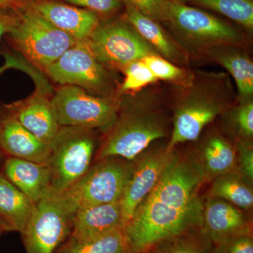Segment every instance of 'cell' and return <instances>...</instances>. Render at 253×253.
<instances>
[{
  "instance_id": "1",
  "label": "cell",
  "mask_w": 253,
  "mask_h": 253,
  "mask_svg": "<svg viewBox=\"0 0 253 253\" xmlns=\"http://www.w3.org/2000/svg\"><path fill=\"white\" fill-rule=\"evenodd\" d=\"M205 181L194 153L172 150L157 184L123 227L129 253H147L166 240L202 226L199 191Z\"/></svg>"
},
{
  "instance_id": "2",
  "label": "cell",
  "mask_w": 253,
  "mask_h": 253,
  "mask_svg": "<svg viewBox=\"0 0 253 253\" xmlns=\"http://www.w3.org/2000/svg\"><path fill=\"white\" fill-rule=\"evenodd\" d=\"M166 125L161 113L142 104H128L121 101L117 118L106 129L94 162L108 157L134 161L154 141L166 137Z\"/></svg>"
},
{
  "instance_id": "3",
  "label": "cell",
  "mask_w": 253,
  "mask_h": 253,
  "mask_svg": "<svg viewBox=\"0 0 253 253\" xmlns=\"http://www.w3.org/2000/svg\"><path fill=\"white\" fill-rule=\"evenodd\" d=\"M46 164L53 194H61L84 175L94 162L96 151L94 130L60 126L49 144Z\"/></svg>"
},
{
  "instance_id": "4",
  "label": "cell",
  "mask_w": 253,
  "mask_h": 253,
  "mask_svg": "<svg viewBox=\"0 0 253 253\" xmlns=\"http://www.w3.org/2000/svg\"><path fill=\"white\" fill-rule=\"evenodd\" d=\"M15 11L18 18L9 33L10 41L30 62L42 71L79 42L55 27L29 5Z\"/></svg>"
},
{
  "instance_id": "5",
  "label": "cell",
  "mask_w": 253,
  "mask_h": 253,
  "mask_svg": "<svg viewBox=\"0 0 253 253\" xmlns=\"http://www.w3.org/2000/svg\"><path fill=\"white\" fill-rule=\"evenodd\" d=\"M134 163L119 157L94 161L84 175L61 194L75 211L121 201Z\"/></svg>"
},
{
  "instance_id": "6",
  "label": "cell",
  "mask_w": 253,
  "mask_h": 253,
  "mask_svg": "<svg viewBox=\"0 0 253 253\" xmlns=\"http://www.w3.org/2000/svg\"><path fill=\"white\" fill-rule=\"evenodd\" d=\"M51 104L60 126L106 131L117 118L121 100L91 94L76 86L62 85L51 98Z\"/></svg>"
},
{
  "instance_id": "7",
  "label": "cell",
  "mask_w": 253,
  "mask_h": 253,
  "mask_svg": "<svg viewBox=\"0 0 253 253\" xmlns=\"http://www.w3.org/2000/svg\"><path fill=\"white\" fill-rule=\"evenodd\" d=\"M76 211L60 194L36 203L22 232L27 253H54L71 236Z\"/></svg>"
},
{
  "instance_id": "8",
  "label": "cell",
  "mask_w": 253,
  "mask_h": 253,
  "mask_svg": "<svg viewBox=\"0 0 253 253\" xmlns=\"http://www.w3.org/2000/svg\"><path fill=\"white\" fill-rule=\"evenodd\" d=\"M84 42L106 68L123 70L129 63L156 54L126 20L100 23Z\"/></svg>"
},
{
  "instance_id": "9",
  "label": "cell",
  "mask_w": 253,
  "mask_h": 253,
  "mask_svg": "<svg viewBox=\"0 0 253 253\" xmlns=\"http://www.w3.org/2000/svg\"><path fill=\"white\" fill-rule=\"evenodd\" d=\"M44 72L62 85L78 86L96 96H114L108 68L96 59L84 41L67 50Z\"/></svg>"
},
{
  "instance_id": "10",
  "label": "cell",
  "mask_w": 253,
  "mask_h": 253,
  "mask_svg": "<svg viewBox=\"0 0 253 253\" xmlns=\"http://www.w3.org/2000/svg\"><path fill=\"white\" fill-rule=\"evenodd\" d=\"M224 108L225 104L217 93L193 88L176 106L168 151L182 143L197 140L206 126L219 116Z\"/></svg>"
},
{
  "instance_id": "11",
  "label": "cell",
  "mask_w": 253,
  "mask_h": 253,
  "mask_svg": "<svg viewBox=\"0 0 253 253\" xmlns=\"http://www.w3.org/2000/svg\"><path fill=\"white\" fill-rule=\"evenodd\" d=\"M168 23L190 39L207 44H234L239 32L229 23L185 3L169 1Z\"/></svg>"
},
{
  "instance_id": "12",
  "label": "cell",
  "mask_w": 253,
  "mask_h": 253,
  "mask_svg": "<svg viewBox=\"0 0 253 253\" xmlns=\"http://www.w3.org/2000/svg\"><path fill=\"white\" fill-rule=\"evenodd\" d=\"M171 151H168L167 146L146 149L133 161L130 179L121 200L123 227L137 206L157 184Z\"/></svg>"
},
{
  "instance_id": "13",
  "label": "cell",
  "mask_w": 253,
  "mask_h": 253,
  "mask_svg": "<svg viewBox=\"0 0 253 253\" xmlns=\"http://www.w3.org/2000/svg\"><path fill=\"white\" fill-rule=\"evenodd\" d=\"M28 5L55 27L79 42L85 41L101 23L97 13L54 0H35Z\"/></svg>"
},
{
  "instance_id": "14",
  "label": "cell",
  "mask_w": 253,
  "mask_h": 253,
  "mask_svg": "<svg viewBox=\"0 0 253 253\" xmlns=\"http://www.w3.org/2000/svg\"><path fill=\"white\" fill-rule=\"evenodd\" d=\"M246 212L224 200L209 196L204 203L201 227L213 244L235 234L252 233V221Z\"/></svg>"
},
{
  "instance_id": "15",
  "label": "cell",
  "mask_w": 253,
  "mask_h": 253,
  "mask_svg": "<svg viewBox=\"0 0 253 253\" xmlns=\"http://www.w3.org/2000/svg\"><path fill=\"white\" fill-rule=\"evenodd\" d=\"M5 111L40 140L50 144L59 130L51 99L42 90L24 101L5 106Z\"/></svg>"
},
{
  "instance_id": "16",
  "label": "cell",
  "mask_w": 253,
  "mask_h": 253,
  "mask_svg": "<svg viewBox=\"0 0 253 253\" xmlns=\"http://www.w3.org/2000/svg\"><path fill=\"white\" fill-rule=\"evenodd\" d=\"M0 150L6 157L46 163L49 144L40 140L5 109L0 121Z\"/></svg>"
},
{
  "instance_id": "17",
  "label": "cell",
  "mask_w": 253,
  "mask_h": 253,
  "mask_svg": "<svg viewBox=\"0 0 253 253\" xmlns=\"http://www.w3.org/2000/svg\"><path fill=\"white\" fill-rule=\"evenodd\" d=\"M1 172L35 204L52 194L51 174L46 163L6 157Z\"/></svg>"
},
{
  "instance_id": "18",
  "label": "cell",
  "mask_w": 253,
  "mask_h": 253,
  "mask_svg": "<svg viewBox=\"0 0 253 253\" xmlns=\"http://www.w3.org/2000/svg\"><path fill=\"white\" fill-rule=\"evenodd\" d=\"M123 229L121 201L78 210L69 237L78 241L94 239Z\"/></svg>"
},
{
  "instance_id": "19",
  "label": "cell",
  "mask_w": 253,
  "mask_h": 253,
  "mask_svg": "<svg viewBox=\"0 0 253 253\" xmlns=\"http://www.w3.org/2000/svg\"><path fill=\"white\" fill-rule=\"evenodd\" d=\"M35 206L0 171V226L3 230L22 232Z\"/></svg>"
},
{
  "instance_id": "20",
  "label": "cell",
  "mask_w": 253,
  "mask_h": 253,
  "mask_svg": "<svg viewBox=\"0 0 253 253\" xmlns=\"http://www.w3.org/2000/svg\"><path fill=\"white\" fill-rule=\"evenodd\" d=\"M195 154L204 169L206 181H212L236 169V147L223 136H210Z\"/></svg>"
},
{
  "instance_id": "21",
  "label": "cell",
  "mask_w": 253,
  "mask_h": 253,
  "mask_svg": "<svg viewBox=\"0 0 253 253\" xmlns=\"http://www.w3.org/2000/svg\"><path fill=\"white\" fill-rule=\"evenodd\" d=\"M123 5L126 6L125 19L144 41L168 59H178L179 52L175 45L158 21L141 14L130 5Z\"/></svg>"
},
{
  "instance_id": "22",
  "label": "cell",
  "mask_w": 253,
  "mask_h": 253,
  "mask_svg": "<svg viewBox=\"0 0 253 253\" xmlns=\"http://www.w3.org/2000/svg\"><path fill=\"white\" fill-rule=\"evenodd\" d=\"M212 181L210 196L224 200L245 211L252 210L253 182L236 169L221 174Z\"/></svg>"
},
{
  "instance_id": "23",
  "label": "cell",
  "mask_w": 253,
  "mask_h": 253,
  "mask_svg": "<svg viewBox=\"0 0 253 253\" xmlns=\"http://www.w3.org/2000/svg\"><path fill=\"white\" fill-rule=\"evenodd\" d=\"M213 57L225 68L235 80L240 96L251 101L253 94V63L244 54L232 50L217 49L212 52Z\"/></svg>"
},
{
  "instance_id": "24",
  "label": "cell",
  "mask_w": 253,
  "mask_h": 253,
  "mask_svg": "<svg viewBox=\"0 0 253 253\" xmlns=\"http://www.w3.org/2000/svg\"><path fill=\"white\" fill-rule=\"evenodd\" d=\"M54 253H129L123 229L94 239L78 241L69 237Z\"/></svg>"
},
{
  "instance_id": "25",
  "label": "cell",
  "mask_w": 253,
  "mask_h": 253,
  "mask_svg": "<svg viewBox=\"0 0 253 253\" xmlns=\"http://www.w3.org/2000/svg\"><path fill=\"white\" fill-rule=\"evenodd\" d=\"M213 248L214 244L199 226L160 243L147 253H212Z\"/></svg>"
},
{
  "instance_id": "26",
  "label": "cell",
  "mask_w": 253,
  "mask_h": 253,
  "mask_svg": "<svg viewBox=\"0 0 253 253\" xmlns=\"http://www.w3.org/2000/svg\"><path fill=\"white\" fill-rule=\"evenodd\" d=\"M189 2L216 11L248 31H253V0H188Z\"/></svg>"
},
{
  "instance_id": "27",
  "label": "cell",
  "mask_w": 253,
  "mask_h": 253,
  "mask_svg": "<svg viewBox=\"0 0 253 253\" xmlns=\"http://www.w3.org/2000/svg\"><path fill=\"white\" fill-rule=\"evenodd\" d=\"M123 71L125 78L119 89L121 94L138 90L158 81L143 59L129 63Z\"/></svg>"
},
{
  "instance_id": "28",
  "label": "cell",
  "mask_w": 253,
  "mask_h": 253,
  "mask_svg": "<svg viewBox=\"0 0 253 253\" xmlns=\"http://www.w3.org/2000/svg\"><path fill=\"white\" fill-rule=\"evenodd\" d=\"M143 60L157 80L177 81L184 76L183 70L157 54L149 55Z\"/></svg>"
},
{
  "instance_id": "29",
  "label": "cell",
  "mask_w": 253,
  "mask_h": 253,
  "mask_svg": "<svg viewBox=\"0 0 253 253\" xmlns=\"http://www.w3.org/2000/svg\"><path fill=\"white\" fill-rule=\"evenodd\" d=\"M158 22L168 23L169 0H121Z\"/></svg>"
},
{
  "instance_id": "30",
  "label": "cell",
  "mask_w": 253,
  "mask_h": 253,
  "mask_svg": "<svg viewBox=\"0 0 253 253\" xmlns=\"http://www.w3.org/2000/svg\"><path fill=\"white\" fill-rule=\"evenodd\" d=\"M212 253H253L252 233L235 234L214 244Z\"/></svg>"
},
{
  "instance_id": "31",
  "label": "cell",
  "mask_w": 253,
  "mask_h": 253,
  "mask_svg": "<svg viewBox=\"0 0 253 253\" xmlns=\"http://www.w3.org/2000/svg\"><path fill=\"white\" fill-rule=\"evenodd\" d=\"M234 125L237 131L238 140L251 141L253 136V102H244L236 110Z\"/></svg>"
},
{
  "instance_id": "32",
  "label": "cell",
  "mask_w": 253,
  "mask_h": 253,
  "mask_svg": "<svg viewBox=\"0 0 253 253\" xmlns=\"http://www.w3.org/2000/svg\"><path fill=\"white\" fill-rule=\"evenodd\" d=\"M236 169L245 178L253 181V149L251 141L238 140Z\"/></svg>"
},
{
  "instance_id": "33",
  "label": "cell",
  "mask_w": 253,
  "mask_h": 253,
  "mask_svg": "<svg viewBox=\"0 0 253 253\" xmlns=\"http://www.w3.org/2000/svg\"><path fill=\"white\" fill-rule=\"evenodd\" d=\"M81 8L90 10L98 14H111L123 6L121 0H62Z\"/></svg>"
},
{
  "instance_id": "34",
  "label": "cell",
  "mask_w": 253,
  "mask_h": 253,
  "mask_svg": "<svg viewBox=\"0 0 253 253\" xmlns=\"http://www.w3.org/2000/svg\"><path fill=\"white\" fill-rule=\"evenodd\" d=\"M11 9H0V39L6 33L12 31L17 21L18 15L14 10V13L9 12ZM12 10V9H11Z\"/></svg>"
},
{
  "instance_id": "35",
  "label": "cell",
  "mask_w": 253,
  "mask_h": 253,
  "mask_svg": "<svg viewBox=\"0 0 253 253\" xmlns=\"http://www.w3.org/2000/svg\"><path fill=\"white\" fill-rule=\"evenodd\" d=\"M35 0H0V9L16 10L27 6Z\"/></svg>"
},
{
  "instance_id": "36",
  "label": "cell",
  "mask_w": 253,
  "mask_h": 253,
  "mask_svg": "<svg viewBox=\"0 0 253 253\" xmlns=\"http://www.w3.org/2000/svg\"><path fill=\"white\" fill-rule=\"evenodd\" d=\"M11 67H15L14 63L11 62V61H7V62L6 63V64H5L4 66L0 68V73L3 72V71H5L6 69H7V68ZM3 113H4V110L0 111V121H1V118H2Z\"/></svg>"
},
{
  "instance_id": "37",
  "label": "cell",
  "mask_w": 253,
  "mask_h": 253,
  "mask_svg": "<svg viewBox=\"0 0 253 253\" xmlns=\"http://www.w3.org/2000/svg\"><path fill=\"white\" fill-rule=\"evenodd\" d=\"M6 158V156H5V155L3 154L2 151L0 150V170H1V168H2L3 164H4Z\"/></svg>"
},
{
  "instance_id": "38",
  "label": "cell",
  "mask_w": 253,
  "mask_h": 253,
  "mask_svg": "<svg viewBox=\"0 0 253 253\" xmlns=\"http://www.w3.org/2000/svg\"><path fill=\"white\" fill-rule=\"evenodd\" d=\"M170 1H178V2L186 3L188 2V0H169Z\"/></svg>"
},
{
  "instance_id": "39",
  "label": "cell",
  "mask_w": 253,
  "mask_h": 253,
  "mask_svg": "<svg viewBox=\"0 0 253 253\" xmlns=\"http://www.w3.org/2000/svg\"><path fill=\"white\" fill-rule=\"evenodd\" d=\"M2 232H4V230H3L2 228H1V226H0V236H1V234H2Z\"/></svg>"
}]
</instances>
